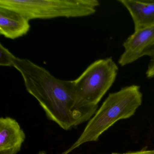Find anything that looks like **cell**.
I'll return each instance as SVG.
<instances>
[{
  "label": "cell",
  "instance_id": "1",
  "mask_svg": "<svg viewBox=\"0 0 154 154\" xmlns=\"http://www.w3.org/2000/svg\"><path fill=\"white\" fill-rule=\"evenodd\" d=\"M13 67L21 74L26 90L38 101L48 119L63 129L75 128L94 115L76 108L72 80L56 78L27 58L16 57Z\"/></svg>",
  "mask_w": 154,
  "mask_h": 154
},
{
  "label": "cell",
  "instance_id": "2",
  "mask_svg": "<svg viewBox=\"0 0 154 154\" xmlns=\"http://www.w3.org/2000/svg\"><path fill=\"white\" fill-rule=\"evenodd\" d=\"M142 98L140 87L135 85L110 93L81 136L62 154H69L85 143L98 141L102 134L116 122L134 115L142 104Z\"/></svg>",
  "mask_w": 154,
  "mask_h": 154
},
{
  "label": "cell",
  "instance_id": "3",
  "mask_svg": "<svg viewBox=\"0 0 154 154\" xmlns=\"http://www.w3.org/2000/svg\"><path fill=\"white\" fill-rule=\"evenodd\" d=\"M118 70L111 57L91 64L73 81L76 108L95 114L98 103L115 82Z\"/></svg>",
  "mask_w": 154,
  "mask_h": 154
},
{
  "label": "cell",
  "instance_id": "4",
  "mask_svg": "<svg viewBox=\"0 0 154 154\" xmlns=\"http://www.w3.org/2000/svg\"><path fill=\"white\" fill-rule=\"evenodd\" d=\"M99 5L97 0H0V7L20 12L29 20L87 17Z\"/></svg>",
  "mask_w": 154,
  "mask_h": 154
},
{
  "label": "cell",
  "instance_id": "5",
  "mask_svg": "<svg viewBox=\"0 0 154 154\" xmlns=\"http://www.w3.org/2000/svg\"><path fill=\"white\" fill-rule=\"evenodd\" d=\"M154 42V26L134 31L123 43L119 64L125 66L144 56V50Z\"/></svg>",
  "mask_w": 154,
  "mask_h": 154
},
{
  "label": "cell",
  "instance_id": "6",
  "mask_svg": "<svg viewBox=\"0 0 154 154\" xmlns=\"http://www.w3.org/2000/svg\"><path fill=\"white\" fill-rule=\"evenodd\" d=\"M26 136L19 123L11 117L0 119V154H17Z\"/></svg>",
  "mask_w": 154,
  "mask_h": 154
},
{
  "label": "cell",
  "instance_id": "7",
  "mask_svg": "<svg viewBox=\"0 0 154 154\" xmlns=\"http://www.w3.org/2000/svg\"><path fill=\"white\" fill-rule=\"evenodd\" d=\"M29 20L16 11L0 7V34L15 39L26 35L30 26Z\"/></svg>",
  "mask_w": 154,
  "mask_h": 154
},
{
  "label": "cell",
  "instance_id": "8",
  "mask_svg": "<svg viewBox=\"0 0 154 154\" xmlns=\"http://www.w3.org/2000/svg\"><path fill=\"white\" fill-rule=\"evenodd\" d=\"M129 12L135 31L154 26V0H119Z\"/></svg>",
  "mask_w": 154,
  "mask_h": 154
},
{
  "label": "cell",
  "instance_id": "9",
  "mask_svg": "<svg viewBox=\"0 0 154 154\" xmlns=\"http://www.w3.org/2000/svg\"><path fill=\"white\" fill-rule=\"evenodd\" d=\"M16 56L2 44H0V66H13Z\"/></svg>",
  "mask_w": 154,
  "mask_h": 154
},
{
  "label": "cell",
  "instance_id": "10",
  "mask_svg": "<svg viewBox=\"0 0 154 154\" xmlns=\"http://www.w3.org/2000/svg\"><path fill=\"white\" fill-rule=\"evenodd\" d=\"M144 56H147L150 57L146 75L148 78H153L154 77V42L144 50Z\"/></svg>",
  "mask_w": 154,
  "mask_h": 154
},
{
  "label": "cell",
  "instance_id": "11",
  "mask_svg": "<svg viewBox=\"0 0 154 154\" xmlns=\"http://www.w3.org/2000/svg\"><path fill=\"white\" fill-rule=\"evenodd\" d=\"M110 154H154V149H143L138 151H131L125 153H112Z\"/></svg>",
  "mask_w": 154,
  "mask_h": 154
},
{
  "label": "cell",
  "instance_id": "12",
  "mask_svg": "<svg viewBox=\"0 0 154 154\" xmlns=\"http://www.w3.org/2000/svg\"><path fill=\"white\" fill-rule=\"evenodd\" d=\"M37 154H47V153L45 150H40Z\"/></svg>",
  "mask_w": 154,
  "mask_h": 154
}]
</instances>
